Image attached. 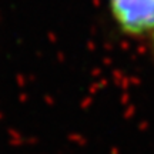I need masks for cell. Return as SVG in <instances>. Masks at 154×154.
<instances>
[{
	"label": "cell",
	"mask_w": 154,
	"mask_h": 154,
	"mask_svg": "<svg viewBox=\"0 0 154 154\" xmlns=\"http://www.w3.org/2000/svg\"><path fill=\"white\" fill-rule=\"evenodd\" d=\"M110 7L126 33L141 34L154 29V0H110Z\"/></svg>",
	"instance_id": "6da1fadb"
}]
</instances>
